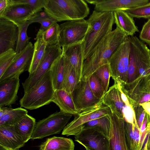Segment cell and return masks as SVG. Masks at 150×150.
<instances>
[{"label": "cell", "mask_w": 150, "mask_h": 150, "mask_svg": "<svg viewBox=\"0 0 150 150\" xmlns=\"http://www.w3.org/2000/svg\"><path fill=\"white\" fill-rule=\"evenodd\" d=\"M127 36L117 27L108 34L84 61L82 79H88L100 67L108 63L112 55Z\"/></svg>", "instance_id": "cell-1"}, {"label": "cell", "mask_w": 150, "mask_h": 150, "mask_svg": "<svg viewBox=\"0 0 150 150\" xmlns=\"http://www.w3.org/2000/svg\"><path fill=\"white\" fill-rule=\"evenodd\" d=\"M89 28L82 43L84 61L112 31L114 23L113 12H99L94 10L87 20Z\"/></svg>", "instance_id": "cell-2"}, {"label": "cell", "mask_w": 150, "mask_h": 150, "mask_svg": "<svg viewBox=\"0 0 150 150\" xmlns=\"http://www.w3.org/2000/svg\"><path fill=\"white\" fill-rule=\"evenodd\" d=\"M44 8L57 22L84 19L90 12L83 0H45Z\"/></svg>", "instance_id": "cell-3"}, {"label": "cell", "mask_w": 150, "mask_h": 150, "mask_svg": "<svg viewBox=\"0 0 150 150\" xmlns=\"http://www.w3.org/2000/svg\"><path fill=\"white\" fill-rule=\"evenodd\" d=\"M130 52L127 77L126 84L150 74V50L137 36H129Z\"/></svg>", "instance_id": "cell-4"}, {"label": "cell", "mask_w": 150, "mask_h": 150, "mask_svg": "<svg viewBox=\"0 0 150 150\" xmlns=\"http://www.w3.org/2000/svg\"><path fill=\"white\" fill-rule=\"evenodd\" d=\"M55 90L50 69L42 77L20 100L21 107L30 110L37 109L52 102Z\"/></svg>", "instance_id": "cell-5"}, {"label": "cell", "mask_w": 150, "mask_h": 150, "mask_svg": "<svg viewBox=\"0 0 150 150\" xmlns=\"http://www.w3.org/2000/svg\"><path fill=\"white\" fill-rule=\"evenodd\" d=\"M129 52V37L127 36L109 61L110 76L114 82L124 84L126 83Z\"/></svg>", "instance_id": "cell-6"}, {"label": "cell", "mask_w": 150, "mask_h": 150, "mask_svg": "<svg viewBox=\"0 0 150 150\" xmlns=\"http://www.w3.org/2000/svg\"><path fill=\"white\" fill-rule=\"evenodd\" d=\"M72 115L60 111L40 120L36 123L31 139H40L60 133Z\"/></svg>", "instance_id": "cell-7"}, {"label": "cell", "mask_w": 150, "mask_h": 150, "mask_svg": "<svg viewBox=\"0 0 150 150\" xmlns=\"http://www.w3.org/2000/svg\"><path fill=\"white\" fill-rule=\"evenodd\" d=\"M58 44L61 47L83 43L90 25L84 19L67 21L59 25Z\"/></svg>", "instance_id": "cell-8"}, {"label": "cell", "mask_w": 150, "mask_h": 150, "mask_svg": "<svg viewBox=\"0 0 150 150\" xmlns=\"http://www.w3.org/2000/svg\"><path fill=\"white\" fill-rule=\"evenodd\" d=\"M116 83L119 84L133 108L150 101V74L140 77L129 84Z\"/></svg>", "instance_id": "cell-9"}, {"label": "cell", "mask_w": 150, "mask_h": 150, "mask_svg": "<svg viewBox=\"0 0 150 150\" xmlns=\"http://www.w3.org/2000/svg\"><path fill=\"white\" fill-rule=\"evenodd\" d=\"M112 113L110 108L101 101L96 105L75 115L74 119L65 126L62 134L67 136H75L80 131L85 123Z\"/></svg>", "instance_id": "cell-10"}, {"label": "cell", "mask_w": 150, "mask_h": 150, "mask_svg": "<svg viewBox=\"0 0 150 150\" xmlns=\"http://www.w3.org/2000/svg\"><path fill=\"white\" fill-rule=\"evenodd\" d=\"M62 50L58 43L47 46L44 55L35 71L29 74L28 77L22 83L24 93L30 91L50 69L54 61L62 54Z\"/></svg>", "instance_id": "cell-11"}, {"label": "cell", "mask_w": 150, "mask_h": 150, "mask_svg": "<svg viewBox=\"0 0 150 150\" xmlns=\"http://www.w3.org/2000/svg\"><path fill=\"white\" fill-rule=\"evenodd\" d=\"M34 49V45L30 42L23 50L17 54L13 63L0 78V81L19 76L24 72L28 71L32 62Z\"/></svg>", "instance_id": "cell-12"}, {"label": "cell", "mask_w": 150, "mask_h": 150, "mask_svg": "<svg viewBox=\"0 0 150 150\" xmlns=\"http://www.w3.org/2000/svg\"><path fill=\"white\" fill-rule=\"evenodd\" d=\"M74 136L75 141L86 150H109L108 138L96 129H81Z\"/></svg>", "instance_id": "cell-13"}, {"label": "cell", "mask_w": 150, "mask_h": 150, "mask_svg": "<svg viewBox=\"0 0 150 150\" xmlns=\"http://www.w3.org/2000/svg\"><path fill=\"white\" fill-rule=\"evenodd\" d=\"M72 94L76 106L80 113L93 107L101 101L94 95L89 86L88 79H82Z\"/></svg>", "instance_id": "cell-14"}, {"label": "cell", "mask_w": 150, "mask_h": 150, "mask_svg": "<svg viewBox=\"0 0 150 150\" xmlns=\"http://www.w3.org/2000/svg\"><path fill=\"white\" fill-rule=\"evenodd\" d=\"M95 5L94 10L99 12L125 11L149 3V0H86Z\"/></svg>", "instance_id": "cell-15"}, {"label": "cell", "mask_w": 150, "mask_h": 150, "mask_svg": "<svg viewBox=\"0 0 150 150\" xmlns=\"http://www.w3.org/2000/svg\"><path fill=\"white\" fill-rule=\"evenodd\" d=\"M111 126L108 139L109 150H128L125 133V120L112 113L110 115Z\"/></svg>", "instance_id": "cell-16"}, {"label": "cell", "mask_w": 150, "mask_h": 150, "mask_svg": "<svg viewBox=\"0 0 150 150\" xmlns=\"http://www.w3.org/2000/svg\"><path fill=\"white\" fill-rule=\"evenodd\" d=\"M18 32L17 25L0 17V54L11 49L15 50Z\"/></svg>", "instance_id": "cell-17"}, {"label": "cell", "mask_w": 150, "mask_h": 150, "mask_svg": "<svg viewBox=\"0 0 150 150\" xmlns=\"http://www.w3.org/2000/svg\"><path fill=\"white\" fill-rule=\"evenodd\" d=\"M82 43L62 47V55L68 60L74 68L78 83L82 78L84 61Z\"/></svg>", "instance_id": "cell-18"}, {"label": "cell", "mask_w": 150, "mask_h": 150, "mask_svg": "<svg viewBox=\"0 0 150 150\" xmlns=\"http://www.w3.org/2000/svg\"><path fill=\"white\" fill-rule=\"evenodd\" d=\"M19 76L0 81V107L14 104L18 98Z\"/></svg>", "instance_id": "cell-19"}, {"label": "cell", "mask_w": 150, "mask_h": 150, "mask_svg": "<svg viewBox=\"0 0 150 150\" xmlns=\"http://www.w3.org/2000/svg\"><path fill=\"white\" fill-rule=\"evenodd\" d=\"M34 15L32 9L24 5L8 6L0 16L10 21L18 26L28 21Z\"/></svg>", "instance_id": "cell-20"}, {"label": "cell", "mask_w": 150, "mask_h": 150, "mask_svg": "<svg viewBox=\"0 0 150 150\" xmlns=\"http://www.w3.org/2000/svg\"><path fill=\"white\" fill-rule=\"evenodd\" d=\"M102 103L108 106L112 113L124 118L122 110L125 105L121 98L120 92L117 84L110 87L101 99Z\"/></svg>", "instance_id": "cell-21"}, {"label": "cell", "mask_w": 150, "mask_h": 150, "mask_svg": "<svg viewBox=\"0 0 150 150\" xmlns=\"http://www.w3.org/2000/svg\"><path fill=\"white\" fill-rule=\"evenodd\" d=\"M25 144L14 125H0V145L15 149L23 146Z\"/></svg>", "instance_id": "cell-22"}, {"label": "cell", "mask_w": 150, "mask_h": 150, "mask_svg": "<svg viewBox=\"0 0 150 150\" xmlns=\"http://www.w3.org/2000/svg\"><path fill=\"white\" fill-rule=\"evenodd\" d=\"M52 102L63 112L74 115L80 113L76 106L72 93L63 89L55 91Z\"/></svg>", "instance_id": "cell-23"}, {"label": "cell", "mask_w": 150, "mask_h": 150, "mask_svg": "<svg viewBox=\"0 0 150 150\" xmlns=\"http://www.w3.org/2000/svg\"><path fill=\"white\" fill-rule=\"evenodd\" d=\"M114 23L118 28L127 36H133L139 32L133 18L125 11L120 10L113 12Z\"/></svg>", "instance_id": "cell-24"}, {"label": "cell", "mask_w": 150, "mask_h": 150, "mask_svg": "<svg viewBox=\"0 0 150 150\" xmlns=\"http://www.w3.org/2000/svg\"><path fill=\"white\" fill-rule=\"evenodd\" d=\"M39 148L40 150H74V144L70 138L54 136L47 139Z\"/></svg>", "instance_id": "cell-25"}, {"label": "cell", "mask_w": 150, "mask_h": 150, "mask_svg": "<svg viewBox=\"0 0 150 150\" xmlns=\"http://www.w3.org/2000/svg\"><path fill=\"white\" fill-rule=\"evenodd\" d=\"M42 33L40 29L36 35L32 62L28 71L29 74L35 71L45 53L47 46L44 40Z\"/></svg>", "instance_id": "cell-26"}, {"label": "cell", "mask_w": 150, "mask_h": 150, "mask_svg": "<svg viewBox=\"0 0 150 150\" xmlns=\"http://www.w3.org/2000/svg\"><path fill=\"white\" fill-rule=\"evenodd\" d=\"M36 124L35 119L27 114L14 125L16 132L25 143L31 139Z\"/></svg>", "instance_id": "cell-27"}, {"label": "cell", "mask_w": 150, "mask_h": 150, "mask_svg": "<svg viewBox=\"0 0 150 150\" xmlns=\"http://www.w3.org/2000/svg\"><path fill=\"white\" fill-rule=\"evenodd\" d=\"M55 90L62 89L64 74V57L62 55L55 59L50 68Z\"/></svg>", "instance_id": "cell-28"}, {"label": "cell", "mask_w": 150, "mask_h": 150, "mask_svg": "<svg viewBox=\"0 0 150 150\" xmlns=\"http://www.w3.org/2000/svg\"><path fill=\"white\" fill-rule=\"evenodd\" d=\"M140 130L137 124H135L134 127L125 120V135L128 150H139Z\"/></svg>", "instance_id": "cell-29"}, {"label": "cell", "mask_w": 150, "mask_h": 150, "mask_svg": "<svg viewBox=\"0 0 150 150\" xmlns=\"http://www.w3.org/2000/svg\"><path fill=\"white\" fill-rule=\"evenodd\" d=\"M78 83L74 68L68 60L64 57L63 89L72 93L76 88Z\"/></svg>", "instance_id": "cell-30"}, {"label": "cell", "mask_w": 150, "mask_h": 150, "mask_svg": "<svg viewBox=\"0 0 150 150\" xmlns=\"http://www.w3.org/2000/svg\"><path fill=\"white\" fill-rule=\"evenodd\" d=\"M110 115H106L85 123L82 126L81 130L95 129L108 138L111 126Z\"/></svg>", "instance_id": "cell-31"}, {"label": "cell", "mask_w": 150, "mask_h": 150, "mask_svg": "<svg viewBox=\"0 0 150 150\" xmlns=\"http://www.w3.org/2000/svg\"><path fill=\"white\" fill-rule=\"evenodd\" d=\"M28 111L21 108L13 109L6 114L0 117V125H15L26 115Z\"/></svg>", "instance_id": "cell-32"}, {"label": "cell", "mask_w": 150, "mask_h": 150, "mask_svg": "<svg viewBox=\"0 0 150 150\" xmlns=\"http://www.w3.org/2000/svg\"><path fill=\"white\" fill-rule=\"evenodd\" d=\"M42 33L44 40L47 46L57 44L60 33L59 25L56 23L46 30L43 31Z\"/></svg>", "instance_id": "cell-33"}, {"label": "cell", "mask_w": 150, "mask_h": 150, "mask_svg": "<svg viewBox=\"0 0 150 150\" xmlns=\"http://www.w3.org/2000/svg\"><path fill=\"white\" fill-rule=\"evenodd\" d=\"M30 24L28 21L18 27L19 32L15 51L17 54L23 50L30 42V38L27 35V30L28 27Z\"/></svg>", "instance_id": "cell-34"}, {"label": "cell", "mask_w": 150, "mask_h": 150, "mask_svg": "<svg viewBox=\"0 0 150 150\" xmlns=\"http://www.w3.org/2000/svg\"><path fill=\"white\" fill-rule=\"evenodd\" d=\"M8 6L12 5L26 6L32 9L34 14L42 11L45 5V0H8Z\"/></svg>", "instance_id": "cell-35"}, {"label": "cell", "mask_w": 150, "mask_h": 150, "mask_svg": "<svg viewBox=\"0 0 150 150\" xmlns=\"http://www.w3.org/2000/svg\"><path fill=\"white\" fill-rule=\"evenodd\" d=\"M16 54L11 49L0 54V78L13 63Z\"/></svg>", "instance_id": "cell-36"}, {"label": "cell", "mask_w": 150, "mask_h": 150, "mask_svg": "<svg viewBox=\"0 0 150 150\" xmlns=\"http://www.w3.org/2000/svg\"><path fill=\"white\" fill-rule=\"evenodd\" d=\"M94 73L101 82L105 93L108 90L110 77L109 64L101 66Z\"/></svg>", "instance_id": "cell-37"}, {"label": "cell", "mask_w": 150, "mask_h": 150, "mask_svg": "<svg viewBox=\"0 0 150 150\" xmlns=\"http://www.w3.org/2000/svg\"><path fill=\"white\" fill-rule=\"evenodd\" d=\"M132 18H150V2L125 11Z\"/></svg>", "instance_id": "cell-38"}, {"label": "cell", "mask_w": 150, "mask_h": 150, "mask_svg": "<svg viewBox=\"0 0 150 150\" xmlns=\"http://www.w3.org/2000/svg\"><path fill=\"white\" fill-rule=\"evenodd\" d=\"M90 88L94 96L101 99L105 94L103 86L95 73L92 74L88 79Z\"/></svg>", "instance_id": "cell-39"}, {"label": "cell", "mask_w": 150, "mask_h": 150, "mask_svg": "<svg viewBox=\"0 0 150 150\" xmlns=\"http://www.w3.org/2000/svg\"><path fill=\"white\" fill-rule=\"evenodd\" d=\"M122 113L125 121L132 124L134 127V121L136 120L134 110L131 105L128 106L125 105L122 110Z\"/></svg>", "instance_id": "cell-40"}, {"label": "cell", "mask_w": 150, "mask_h": 150, "mask_svg": "<svg viewBox=\"0 0 150 150\" xmlns=\"http://www.w3.org/2000/svg\"><path fill=\"white\" fill-rule=\"evenodd\" d=\"M139 39L150 47V18L143 25L140 32Z\"/></svg>", "instance_id": "cell-41"}, {"label": "cell", "mask_w": 150, "mask_h": 150, "mask_svg": "<svg viewBox=\"0 0 150 150\" xmlns=\"http://www.w3.org/2000/svg\"><path fill=\"white\" fill-rule=\"evenodd\" d=\"M150 134V121L144 131L140 136L139 150H147L148 142Z\"/></svg>", "instance_id": "cell-42"}, {"label": "cell", "mask_w": 150, "mask_h": 150, "mask_svg": "<svg viewBox=\"0 0 150 150\" xmlns=\"http://www.w3.org/2000/svg\"><path fill=\"white\" fill-rule=\"evenodd\" d=\"M135 118L137 125L140 129L144 119L146 112L141 105H139L136 107L134 108Z\"/></svg>", "instance_id": "cell-43"}, {"label": "cell", "mask_w": 150, "mask_h": 150, "mask_svg": "<svg viewBox=\"0 0 150 150\" xmlns=\"http://www.w3.org/2000/svg\"><path fill=\"white\" fill-rule=\"evenodd\" d=\"M51 18L44 11H41L34 14L28 21L30 24L35 22H40Z\"/></svg>", "instance_id": "cell-44"}, {"label": "cell", "mask_w": 150, "mask_h": 150, "mask_svg": "<svg viewBox=\"0 0 150 150\" xmlns=\"http://www.w3.org/2000/svg\"><path fill=\"white\" fill-rule=\"evenodd\" d=\"M57 22L55 19L52 18L46 19L40 23L41 25L40 29L44 32Z\"/></svg>", "instance_id": "cell-45"}, {"label": "cell", "mask_w": 150, "mask_h": 150, "mask_svg": "<svg viewBox=\"0 0 150 150\" xmlns=\"http://www.w3.org/2000/svg\"><path fill=\"white\" fill-rule=\"evenodd\" d=\"M150 121V119L149 115L146 113L144 120L140 129V136L142 132L145 129L148 123Z\"/></svg>", "instance_id": "cell-46"}, {"label": "cell", "mask_w": 150, "mask_h": 150, "mask_svg": "<svg viewBox=\"0 0 150 150\" xmlns=\"http://www.w3.org/2000/svg\"><path fill=\"white\" fill-rule=\"evenodd\" d=\"M8 6V0H0V16L4 12Z\"/></svg>", "instance_id": "cell-47"}, {"label": "cell", "mask_w": 150, "mask_h": 150, "mask_svg": "<svg viewBox=\"0 0 150 150\" xmlns=\"http://www.w3.org/2000/svg\"><path fill=\"white\" fill-rule=\"evenodd\" d=\"M144 108L146 113L149 115L150 119V101L140 105Z\"/></svg>", "instance_id": "cell-48"}, {"label": "cell", "mask_w": 150, "mask_h": 150, "mask_svg": "<svg viewBox=\"0 0 150 150\" xmlns=\"http://www.w3.org/2000/svg\"><path fill=\"white\" fill-rule=\"evenodd\" d=\"M0 117L6 114L13 108L6 107H0Z\"/></svg>", "instance_id": "cell-49"}, {"label": "cell", "mask_w": 150, "mask_h": 150, "mask_svg": "<svg viewBox=\"0 0 150 150\" xmlns=\"http://www.w3.org/2000/svg\"><path fill=\"white\" fill-rule=\"evenodd\" d=\"M0 150H19V149H12L8 148L0 145Z\"/></svg>", "instance_id": "cell-50"}, {"label": "cell", "mask_w": 150, "mask_h": 150, "mask_svg": "<svg viewBox=\"0 0 150 150\" xmlns=\"http://www.w3.org/2000/svg\"><path fill=\"white\" fill-rule=\"evenodd\" d=\"M147 150H150V134L148 143Z\"/></svg>", "instance_id": "cell-51"}]
</instances>
